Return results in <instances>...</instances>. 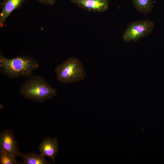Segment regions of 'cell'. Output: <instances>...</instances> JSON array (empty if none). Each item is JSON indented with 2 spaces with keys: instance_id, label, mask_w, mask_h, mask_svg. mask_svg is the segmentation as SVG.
I'll return each instance as SVG.
<instances>
[{
  "instance_id": "obj_8",
  "label": "cell",
  "mask_w": 164,
  "mask_h": 164,
  "mask_svg": "<svg viewBox=\"0 0 164 164\" xmlns=\"http://www.w3.org/2000/svg\"><path fill=\"white\" fill-rule=\"evenodd\" d=\"M27 0H4L1 3L2 9L0 15L1 26H3L12 12L20 7Z\"/></svg>"
},
{
  "instance_id": "obj_10",
  "label": "cell",
  "mask_w": 164,
  "mask_h": 164,
  "mask_svg": "<svg viewBox=\"0 0 164 164\" xmlns=\"http://www.w3.org/2000/svg\"><path fill=\"white\" fill-rule=\"evenodd\" d=\"M134 7L140 12L147 14L153 8L152 0H132Z\"/></svg>"
},
{
  "instance_id": "obj_9",
  "label": "cell",
  "mask_w": 164,
  "mask_h": 164,
  "mask_svg": "<svg viewBox=\"0 0 164 164\" xmlns=\"http://www.w3.org/2000/svg\"><path fill=\"white\" fill-rule=\"evenodd\" d=\"M23 160L25 164H49L45 156L33 152L25 153H21L19 155Z\"/></svg>"
},
{
  "instance_id": "obj_12",
  "label": "cell",
  "mask_w": 164,
  "mask_h": 164,
  "mask_svg": "<svg viewBox=\"0 0 164 164\" xmlns=\"http://www.w3.org/2000/svg\"><path fill=\"white\" fill-rule=\"evenodd\" d=\"M39 3L47 5H53L56 0H37Z\"/></svg>"
},
{
  "instance_id": "obj_4",
  "label": "cell",
  "mask_w": 164,
  "mask_h": 164,
  "mask_svg": "<svg viewBox=\"0 0 164 164\" xmlns=\"http://www.w3.org/2000/svg\"><path fill=\"white\" fill-rule=\"evenodd\" d=\"M154 27L153 22L149 20H144L130 23L122 36L126 42L132 40L136 42L147 36Z\"/></svg>"
},
{
  "instance_id": "obj_1",
  "label": "cell",
  "mask_w": 164,
  "mask_h": 164,
  "mask_svg": "<svg viewBox=\"0 0 164 164\" xmlns=\"http://www.w3.org/2000/svg\"><path fill=\"white\" fill-rule=\"evenodd\" d=\"M39 66L37 61L29 56H19L10 59L2 54L0 55V71L10 79L30 77Z\"/></svg>"
},
{
  "instance_id": "obj_11",
  "label": "cell",
  "mask_w": 164,
  "mask_h": 164,
  "mask_svg": "<svg viewBox=\"0 0 164 164\" xmlns=\"http://www.w3.org/2000/svg\"><path fill=\"white\" fill-rule=\"evenodd\" d=\"M15 157L4 152H0V164H16Z\"/></svg>"
},
{
  "instance_id": "obj_5",
  "label": "cell",
  "mask_w": 164,
  "mask_h": 164,
  "mask_svg": "<svg viewBox=\"0 0 164 164\" xmlns=\"http://www.w3.org/2000/svg\"><path fill=\"white\" fill-rule=\"evenodd\" d=\"M4 152L15 157L19 156L20 152L18 143L13 132L6 130L0 135V152Z\"/></svg>"
},
{
  "instance_id": "obj_2",
  "label": "cell",
  "mask_w": 164,
  "mask_h": 164,
  "mask_svg": "<svg viewBox=\"0 0 164 164\" xmlns=\"http://www.w3.org/2000/svg\"><path fill=\"white\" fill-rule=\"evenodd\" d=\"M19 92L24 98L34 102H43L55 96L56 89L41 76L34 75L26 80L20 86Z\"/></svg>"
},
{
  "instance_id": "obj_7",
  "label": "cell",
  "mask_w": 164,
  "mask_h": 164,
  "mask_svg": "<svg viewBox=\"0 0 164 164\" xmlns=\"http://www.w3.org/2000/svg\"><path fill=\"white\" fill-rule=\"evenodd\" d=\"M58 142L56 138L47 137L44 138L39 146L40 154L51 158L54 162L58 152Z\"/></svg>"
},
{
  "instance_id": "obj_6",
  "label": "cell",
  "mask_w": 164,
  "mask_h": 164,
  "mask_svg": "<svg viewBox=\"0 0 164 164\" xmlns=\"http://www.w3.org/2000/svg\"><path fill=\"white\" fill-rule=\"evenodd\" d=\"M79 7L89 11L101 12L105 11L108 8V0H70Z\"/></svg>"
},
{
  "instance_id": "obj_3",
  "label": "cell",
  "mask_w": 164,
  "mask_h": 164,
  "mask_svg": "<svg viewBox=\"0 0 164 164\" xmlns=\"http://www.w3.org/2000/svg\"><path fill=\"white\" fill-rule=\"evenodd\" d=\"M55 71L57 80L63 83L78 82L86 77L83 64L74 57L67 59L57 66Z\"/></svg>"
}]
</instances>
